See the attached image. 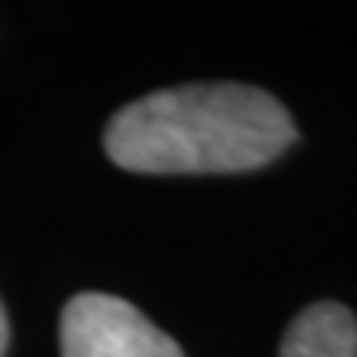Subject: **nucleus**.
I'll list each match as a JSON object with an SVG mask.
<instances>
[{"label": "nucleus", "instance_id": "obj_1", "mask_svg": "<svg viewBox=\"0 0 357 357\" xmlns=\"http://www.w3.org/2000/svg\"><path fill=\"white\" fill-rule=\"evenodd\" d=\"M298 129L271 93L242 83L159 89L123 106L106 126V155L126 172L215 176L278 159Z\"/></svg>", "mask_w": 357, "mask_h": 357}, {"label": "nucleus", "instance_id": "obj_2", "mask_svg": "<svg viewBox=\"0 0 357 357\" xmlns=\"http://www.w3.org/2000/svg\"><path fill=\"white\" fill-rule=\"evenodd\" d=\"M63 357H185L162 328L116 294L70 298L60 318Z\"/></svg>", "mask_w": 357, "mask_h": 357}, {"label": "nucleus", "instance_id": "obj_3", "mask_svg": "<svg viewBox=\"0 0 357 357\" xmlns=\"http://www.w3.org/2000/svg\"><path fill=\"white\" fill-rule=\"evenodd\" d=\"M278 357H357V318L341 301L307 305L288 324Z\"/></svg>", "mask_w": 357, "mask_h": 357}, {"label": "nucleus", "instance_id": "obj_4", "mask_svg": "<svg viewBox=\"0 0 357 357\" xmlns=\"http://www.w3.org/2000/svg\"><path fill=\"white\" fill-rule=\"evenodd\" d=\"M7 341H10V324H7V311L0 305V357L7 354Z\"/></svg>", "mask_w": 357, "mask_h": 357}]
</instances>
